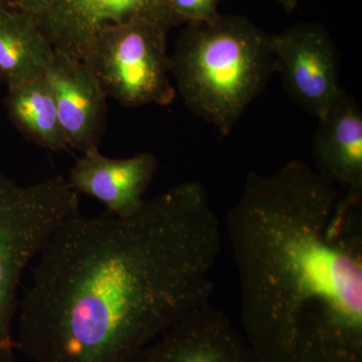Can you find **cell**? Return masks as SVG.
Segmentation results:
<instances>
[{"instance_id":"8992f818","label":"cell","mask_w":362,"mask_h":362,"mask_svg":"<svg viewBox=\"0 0 362 362\" xmlns=\"http://www.w3.org/2000/svg\"><path fill=\"white\" fill-rule=\"evenodd\" d=\"M275 73L290 99L317 119L342 93L339 54L329 33L315 23H299L271 35Z\"/></svg>"},{"instance_id":"7a4b0ae2","label":"cell","mask_w":362,"mask_h":362,"mask_svg":"<svg viewBox=\"0 0 362 362\" xmlns=\"http://www.w3.org/2000/svg\"><path fill=\"white\" fill-rule=\"evenodd\" d=\"M361 201L303 161L247 173L226 233L259 362H362Z\"/></svg>"},{"instance_id":"4fadbf2b","label":"cell","mask_w":362,"mask_h":362,"mask_svg":"<svg viewBox=\"0 0 362 362\" xmlns=\"http://www.w3.org/2000/svg\"><path fill=\"white\" fill-rule=\"evenodd\" d=\"M6 106L11 122L28 140L54 152L70 149L45 76L7 88Z\"/></svg>"},{"instance_id":"2e32d148","label":"cell","mask_w":362,"mask_h":362,"mask_svg":"<svg viewBox=\"0 0 362 362\" xmlns=\"http://www.w3.org/2000/svg\"><path fill=\"white\" fill-rule=\"evenodd\" d=\"M278 1H280L286 9H293L297 6L299 0H278Z\"/></svg>"},{"instance_id":"52a82bcc","label":"cell","mask_w":362,"mask_h":362,"mask_svg":"<svg viewBox=\"0 0 362 362\" xmlns=\"http://www.w3.org/2000/svg\"><path fill=\"white\" fill-rule=\"evenodd\" d=\"M134 362H259L243 332L211 301L142 350Z\"/></svg>"},{"instance_id":"9a60e30c","label":"cell","mask_w":362,"mask_h":362,"mask_svg":"<svg viewBox=\"0 0 362 362\" xmlns=\"http://www.w3.org/2000/svg\"><path fill=\"white\" fill-rule=\"evenodd\" d=\"M49 2L51 0H0V6L39 16L44 13Z\"/></svg>"},{"instance_id":"30bf717a","label":"cell","mask_w":362,"mask_h":362,"mask_svg":"<svg viewBox=\"0 0 362 362\" xmlns=\"http://www.w3.org/2000/svg\"><path fill=\"white\" fill-rule=\"evenodd\" d=\"M157 169L158 160L148 152L110 158L95 149L83 153L66 180L78 194L97 199L117 216H128L141 206Z\"/></svg>"},{"instance_id":"277c9868","label":"cell","mask_w":362,"mask_h":362,"mask_svg":"<svg viewBox=\"0 0 362 362\" xmlns=\"http://www.w3.org/2000/svg\"><path fill=\"white\" fill-rule=\"evenodd\" d=\"M78 206L64 176L25 185L0 175V362H16L13 325L25 269Z\"/></svg>"},{"instance_id":"8fae6325","label":"cell","mask_w":362,"mask_h":362,"mask_svg":"<svg viewBox=\"0 0 362 362\" xmlns=\"http://www.w3.org/2000/svg\"><path fill=\"white\" fill-rule=\"evenodd\" d=\"M313 140L315 170L342 192H362V111L342 90L318 119Z\"/></svg>"},{"instance_id":"5b68a950","label":"cell","mask_w":362,"mask_h":362,"mask_svg":"<svg viewBox=\"0 0 362 362\" xmlns=\"http://www.w3.org/2000/svg\"><path fill=\"white\" fill-rule=\"evenodd\" d=\"M168 28L161 21L141 18L108 26L98 33L82 62L107 98L126 108L168 106L175 101Z\"/></svg>"},{"instance_id":"7c38bea8","label":"cell","mask_w":362,"mask_h":362,"mask_svg":"<svg viewBox=\"0 0 362 362\" xmlns=\"http://www.w3.org/2000/svg\"><path fill=\"white\" fill-rule=\"evenodd\" d=\"M54 52L35 16L0 6V80L7 88L45 76Z\"/></svg>"},{"instance_id":"3957f363","label":"cell","mask_w":362,"mask_h":362,"mask_svg":"<svg viewBox=\"0 0 362 362\" xmlns=\"http://www.w3.org/2000/svg\"><path fill=\"white\" fill-rule=\"evenodd\" d=\"M170 66L185 106L228 136L275 73L271 35L240 16L190 23Z\"/></svg>"},{"instance_id":"6da1fadb","label":"cell","mask_w":362,"mask_h":362,"mask_svg":"<svg viewBox=\"0 0 362 362\" xmlns=\"http://www.w3.org/2000/svg\"><path fill=\"white\" fill-rule=\"evenodd\" d=\"M220 221L199 181L134 214H74L37 258L20 300L16 350L33 362H134L211 301Z\"/></svg>"},{"instance_id":"9c48e42d","label":"cell","mask_w":362,"mask_h":362,"mask_svg":"<svg viewBox=\"0 0 362 362\" xmlns=\"http://www.w3.org/2000/svg\"><path fill=\"white\" fill-rule=\"evenodd\" d=\"M45 77L69 148L82 153L99 149L106 129L107 96L90 69L56 49Z\"/></svg>"},{"instance_id":"5bb4252c","label":"cell","mask_w":362,"mask_h":362,"mask_svg":"<svg viewBox=\"0 0 362 362\" xmlns=\"http://www.w3.org/2000/svg\"><path fill=\"white\" fill-rule=\"evenodd\" d=\"M220 0H166L171 25L206 23L220 16Z\"/></svg>"},{"instance_id":"ba28073f","label":"cell","mask_w":362,"mask_h":362,"mask_svg":"<svg viewBox=\"0 0 362 362\" xmlns=\"http://www.w3.org/2000/svg\"><path fill=\"white\" fill-rule=\"evenodd\" d=\"M35 18L54 49L80 61L98 33L108 26L141 18L173 26L166 0H51Z\"/></svg>"}]
</instances>
